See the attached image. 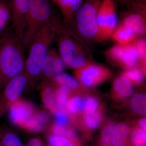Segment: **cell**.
I'll return each mask as SVG.
<instances>
[{"label":"cell","instance_id":"obj_36","mask_svg":"<svg viewBox=\"0 0 146 146\" xmlns=\"http://www.w3.org/2000/svg\"><path fill=\"white\" fill-rule=\"evenodd\" d=\"M33 115L46 127L50 121L49 115L44 110L36 109Z\"/></svg>","mask_w":146,"mask_h":146},{"label":"cell","instance_id":"obj_21","mask_svg":"<svg viewBox=\"0 0 146 146\" xmlns=\"http://www.w3.org/2000/svg\"><path fill=\"white\" fill-rule=\"evenodd\" d=\"M49 129L51 133L50 134L52 135L64 136L72 140L75 139L76 137L75 130L68 125H62L55 123L50 126Z\"/></svg>","mask_w":146,"mask_h":146},{"label":"cell","instance_id":"obj_2","mask_svg":"<svg viewBox=\"0 0 146 146\" xmlns=\"http://www.w3.org/2000/svg\"><path fill=\"white\" fill-rule=\"evenodd\" d=\"M24 47L13 29L0 38V85L3 88L14 77L23 73L26 61Z\"/></svg>","mask_w":146,"mask_h":146},{"label":"cell","instance_id":"obj_8","mask_svg":"<svg viewBox=\"0 0 146 146\" xmlns=\"http://www.w3.org/2000/svg\"><path fill=\"white\" fill-rule=\"evenodd\" d=\"M75 78L83 86H96L109 79L111 72L108 68L91 62L80 69L75 70Z\"/></svg>","mask_w":146,"mask_h":146},{"label":"cell","instance_id":"obj_19","mask_svg":"<svg viewBox=\"0 0 146 146\" xmlns=\"http://www.w3.org/2000/svg\"><path fill=\"white\" fill-rule=\"evenodd\" d=\"M129 128L125 123H121L115 126L112 138V146H126Z\"/></svg>","mask_w":146,"mask_h":146},{"label":"cell","instance_id":"obj_40","mask_svg":"<svg viewBox=\"0 0 146 146\" xmlns=\"http://www.w3.org/2000/svg\"><path fill=\"white\" fill-rule=\"evenodd\" d=\"M2 133V131L0 130V139H1V137Z\"/></svg>","mask_w":146,"mask_h":146},{"label":"cell","instance_id":"obj_32","mask_svg":"<svg viewBox=\"0 0 146 146\" xmlns=\"http://www.w3.org/2000/svg\"><path fill=\"white\" fill-rule=\"evenodd\" d=\"M71 139L64 136L50 134L48 141L49 146H74Z\"/></svg>","mask_w":146,"mask_h":146},{"label":"cell","instance_id":"obj_5","mask_svg":"<svg viewBox=\"0 0 146 146\" xmlns=\"http://www.w3.org/2000/svg\"><path fill=\"white\" fill-rule=\"evenodd\" d=\"M49 0H29L23 44L29 48L38 30L55 17Z\"/></svg>","mask_w":146,"mask_h":146},{"label":"cell","instance_id":"obj_14","mask_svg":"<svg viewBox=\"0 0 146 146\" xmlns=\"http://www.w3.org/2000/svg\"><path fill=\"white\" fill-rule=\"evenodd\" d=\"M55 87L54 84L50 80H43L40 86V94L43 103L46 108L53 114L63 107L58 105L56 101Z\"/></svg>","mask_w":146,"mask_h":146},{"label":"cell","instance_id":"obj_4","mask_svg":"<svg viewBox=\"0 0 146 146\" xmlns=\"http://www.w3.org/2000/svg\"><path fill=\"white\" fill-rule=\"evenodd\" d=\"M79 39L63 24L58 29L55 39L58 44L59 56L65 66L75 70L91 63Z\"/></svg>","mask_w":146,"mask_h":146},{"label":"cell","instance_id":"obj_27","mask_svg":"<svg viewBox=\"0 0 146 146\" xmlns=\"http://www.w3.org/2000/svg\"><path fill=\"white\" fill-rule=\"evenodd\" d=\"M146 95L137 94L133 97L131 103V109L137 114L145 115L146 112Z\"/></svg>","mask_w":146,"mask_h":146},{"label":"cell","instance_id":"obj_3","mask_svg":"<svg viewBox=\"0 0 146 146\" xmlns=\"http://www.w3.org/2000/svg\"><path fill=\"white\" fill-rule=\"evenodd\" d=\"M102 1L84 0L70 23L66 25L78 38L89 42L96 40L97 15Z\"/></svg>","mask_w":146,"mask_h":146},{"label":"cell","instance_id":"obj_33","mask_svg":"<svg viewBox=\"0 0 146 146\" xmlns=\"http://www.w3.org/2000/svg\"><path fill=\"white\" fill-rule=\"evenodd\" d=\"M131 140L133 146H146V131L140 128L134 129L131 135Z\"/></svg>","mask_w":146,"mask_h":146},{"label":"cell","instance_id":"obj_35","mask_svg":"<svg viewBox=\"0 0 146 146\" xmlns=\"http://www.w3.org/2000/svg\"><path fill=\"white\" fill-rule=\"evenodd\" d=\"M114 1L116 5H118L126 8L138 4L146 3V0H114Z\"/></svg>","mask_w":146,"mask_h":146},{"label":"cell","instance_id":"obj_38","mask_svg":"<svg viewBox=\"0 0 146 146\" xmlns=\"http://www.w3.org/2000/svg\"><path fill=\"white\" fill-rule=\"evenodd\" d=\"M139 125L142 128V129L146 131V119L145 118L141 119L139 121Z\"/></svg>","mask_w":146,"mask_h":146},{"label":"cell","instance_id":"obj_1","mask_svg":"<svg viewBox=\"0 0 146 146\" xmlns=\"http://www.w3.org/2000/svg\"><path fill=\"white\" fill-rule=\"evenodd\" d=\"M63 24L56 16L38 30L32 39L25 62V72L29 86H33L41 78L42 63L58 29Z\"/></svg>","mask_w":146,"mask_h":146},{"label":"cell","instance_id":"obj_26","mask_svg":"<svg viewBox=\"0 0 146 146\" xmlns=\"http://www.w3.org/2000/svg\"><path fill=\"white\" fill-rule=\"evenodd\" d=\"M102 120V112L98 109L95 113L84 115V122L86 127L90 129L96 128L101 123Z\"/></svg>","mask_w":146,"mask_h":146},{"label":"cell","instance_id":"obj_31","mask_svg":"<svg viewBox=\"0 0 146 146\" xmlns=\"http://www.w3.org/2000/svg\"><path fill=\"white\" fill-rule=\"evenodd\" d=\"M46 128L45 126L33 115L28 120L23 129L32 133H38Z\"/></svg>","mask_w":146,"mask_h":146},{"label":"cell","instance_id":"obj_11","mask_svg":"<svg viewBox=\"0 0 146 146\" xmlns=\"http://www.w3.org/2000/svg\"><path fill=\"white\" fill-rule=\"evenodd\" d=\"M8 3L11 16V27L23 44L29 0H9Z\"/></svg>","mask_w":146,"mask_h":146},{"label":"cell","instance_id":"obj_18","mask_svg":"<svg viewBox=\"0 0 146 146\" xmlns=\"http://www.w3.org/2000/svg\"><path fill=\"white\" fill-rule=\"evenodd\" d=\"M50 80L54 85H64L68 86L72 90H76L80 87V83L67 73H59L54 76Z\"/></svg>","mask_w":146,"mask_h":146},{"label":"cell","instance_id":"obj_6","mask_svg":"<svg viewBox=\"0 0 146 146\" xmlns=\"http://www.w3.org/2000/svg\"><path fill=\"white\" fill-rule=\"evenodd\" d=\"M117 20L116 5L114 0H103L97 15L96 42H104L110 37L117 27Z\"/></svg>","mask_w":146,"mask_h":146},{"label":"cell","instance_id":"obj_20","mask_svg":"<svg viewBox=\"0 0 146 146\" xmlns=\"http://www.w3.org/2000/svg\"><path fill=\"white\" fill-rule=\"evenodd\" d=\"M11 16L7 1L0 6V36L9 29L11 25Z\"/></svg>","mask_w":146,"mask_h":146},{"label":"cell","instance_id":"obj_29","mask_svg":"<svg viewBox=\"0 0 146 146\" xmlns=\"http://www.w3.org/2000/svg\"><path fill=\"white\" fill-rule=\"evenodd\" d=\"M115 127V123L112 121L109 122L105 126L102 134V146H112V138Z\"/></svg>","mask_w":146,"mask_h":146},{"label":"cell","instance_id":"obj_9","mask_svg":"<svg viewBox=\"0 0 146 146\" xmlns=\"http://www.w3.org/2000/svg\"><path fill=\"white\" fill-rule=\"evenodd\" d=\"M29 79L25 72L11 79L0 94V119L11 104L20 98L27 86Z\"/></svg>","mask_w":146,"mask_h":146},{"label":"cell","instance_id":"obj_42","mask_svg":"<svg viewBox=\"0 0 146 146\" xmlns=\"http://www.w3.org/2000/svg\"><path fill=\"white\" fill-rule=\"evenodd\" d=\"M0 146H1V143H0Z\"/></svg>","mask_w":146,"mask_h":146},{"label":"cell","instance_id":"obj_15","mask_svg":"<svg viewBox=\"0 0 146 146\" xmlns=\"http://www.w3.org/2000/svg\"><path fill=\"white\" fill-rule=\"evenodd\" d=\"M60 9L63 17V23L68 25L84 0H49Z\"/></svg>","mask_w":146,"mask_h":146},{"label":"cell","instance_id":"obj_34","mask_svg":"<svg viewBox=\"0 0 146 146\" xmlns=\"http://www.w3.org/2000/svg\"><path fill=\"white\" fill-rule=\"evenodd\" d=\"M54 115L56 123L62 125H68L70 118L66 110L58 111Z\"/></svg>","mask_w":146,"mask_h":146},{"label":"cell","instance_id":"obj_16","mask_svg":"<svg viewBox=\"0 0 146 146\" xmlns=\"http://www.w3.org/2000/svg\"><path fill=\"white\" fill-rule=\"evenodd\" d=\"M113 91L117 98L122 99L126 98L133 93V84L128 79L121 74L113 82Z\"/></svg>","mask_w":146,"mask_h":146},{"label":"cell","instance_id":"obj_22","mask_svg":"<svg viewBox=\"0 0 146 146\" xmlns=\"http://www.w3.org/2000/svg\"><path fill=\"white\" fill-rule=\"evenodd\" d=\"M132 44L136 48L138 53L139 62L141 69L145 73L146 60V41L145 36L138 37Z\"/></svg>","mask_w":146,"mask_h":146},{"label":"cell","instance_id":"obj_30","mask_svg":"<svg viewBox=\"0 0 146 146\" xmlns=\"http://www.w3.org/2000/svg\"><path fill=\"white\" fill-rule=\"evenodd\" d=\"M99 107V102L96 97L89 96L83 100V110L84 115L92 114L96 112Z\"/></svg>","mask_w":146,"mask_h":146},{"label":"cell","instance_id":"obj_13","mask_svg":"<svg viewBox=\"0 0 146 146\" xmlns=\"http://www.w3.org/2000/svg\"><path fill=\"white\" fill-rule=\"evenodd\" d=\"M65 68L59 55L54 49H49L42 63L41 78L49 80L56 75L63 72Z\"/></svg>","mask_w":146,"mask_h":146},{"label":"cell","instance_id":"obj_41","mask_svg":"<svg viewBox=\"0 0 146 146\" xmlns=\"http://www.w3.org/2000/svg\"><path fill=\"white\" fill-rule=\"evenodd\" d=\"M2 89V87H1V85H0V90H1Z\"/></svg>","mask_w":146,"mask_h":146},{"label":"cell","instance_id":"obj_23","mask_svg":"<svg viewBox=\"0 0 146 146\" xmlns=\"http://www.w3.org/2000/svg\"><path fill=\"white\" fill-rule=\"evenodd\" d=\"M145 74L140 67L136 66L125 70L121 74L128 79L133 85H138L143 81Z\"/></svg>","mask_w":146,"mask_h":146},{"label":"cell","instance_id":"obj_24","mask_svg":"<svg viewBox=\"0 0 146 146\" xmlns=\"http://www.w3.org/2000/svg\"><path fill=\"white\" fill-rule=\"evenodd\" d=\"M72 90L64 85H55V97L56 101L58 105L65 106L70 98Z\"/></svg>","mask_w":146,"mask_h":146},{"label":"cell","instance_id":"obj_37","mask_svg":"<svg viewBox=\"0 0 146 146\" xmlns=\"http://www.w3.org/2000/svg\"><path fill=\"white\" fill-rule=\"evenodd\" d=\"M26 146H44L43 141L38 137L31 138Z\"/></svg>","mask_w":146,"mask_h":146},{"label":"cell","instance_id":"obj_12","mask_svg":"<svg viewBox=\"0 0 146 146\" xmlns=\"http://www.w3.org/2000/svg\"><path fill=\"white\" fill-rule=\"evenodd\" d=\"M8 110L9 117L11 123L23 129L28 120L34 115L36 109L30 102L19 98L11 104Z\"/></svg>","mask_w":146,"mask_h":146},{"label":"cell","instance_id":"obj_28","mask_svg":"<svg viewBox=\"0 0 146 146\" xmlns=\"http://www.w3.org/2000/svg\"><path fill=\"white\" fill-rule=\"evenodd\" d=\"M1 140V146H24L20 138L10 131H2Z\"/></svg>","mask_w":146,"mask_h":146},{"label":"cell","instance_id":"obj_25","mask_svg":"<svg viewBox=\"0 0 146 146\" xmlns=\"http://www.w3.org/2000/svg\"><path fill=\"white\" fill-rule=\"evenodd\" d=\"M83 100L81 98L75 96L68 100L65 108L68 115H76L83 110Z\"/></svg>","mask_w":146,"mask_h":146},{"label":"cell","instance_id":"obj_17","mask_svg":"<svg viewBox=\"0 0 146 146\" xmlns=\"http://www.w3.org/2000/svg\"><path fill=\"white\" fill-rule=\"evenodd\" d=\"M110 37L120 45L131 44L138 38L132 31L121 23L116 27Z\"/></svg>","mask_w":146,"mask_h":146},{"label":"cell","instance_id":"obj_39","mask_svg":"<svg viewBox=\"0 0 146 146\" xmlns=\"http://www.w3.org/2000/svg\"><path fill=\"white\" fill-rule=\"evenodd\" d=\"M7 1V0H0V6L1 5L4 3L6 1Z\"/></svg>","mask_w":146,"mask_h":146},{"label":"cell","instance_id":"obj_10","mask_svg":"<svg viewBox=\"0 0 146 146\" xmlns=\"http://www.w3.org/2000/svg\"><path fill=\"white\" fill-rule=\"evenodd\" d=\"M126 9L121 12L120 23L132 31L137 37H143L146 32V3Z\"/></svg>","mask_w":146,"mask_h":146},{"label":"cell","instance_id":"obj_7","mask_svg":"<svg viewBox=\"0 0 146 146\" xmlns=\"http://www.w3.org/2000/svg\"><path fill=\"white\" fill-rule=\"evenodd\" d=\"M104 55L110 62L125 70L136 67L139 63L138 53L132 43L117 44L104 51Z\"/></svg>","mask_w":146,"mask_h":146}]
</instances>
